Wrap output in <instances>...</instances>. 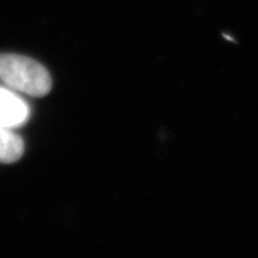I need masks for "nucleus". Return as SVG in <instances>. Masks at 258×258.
<instances>
[{
  "instance_id": "obj_1",
  "label": "nucleus",
  "mask_w": 258,
  "mask_h": 258,
  "mask_svg": "<svg viewBox=\"0 0 258 258\" xmlns=\"http://www.w3.org/2000/svg\"><path fill=\"white\" fill-rule=\"evenodd\" d=\"M0 80L30 96H44L51 89L48 71L37 61L17 54H0Z\"/></svg>"
},
{
  "instance_id": "obj_2",
  "label": "nucleus",
  "mask_w": 258,
  "mask_h": 258,
  "mask_svg": "<svg viewBox=\"0 0 258 258\" xmlns=\"http://www.w3.org/2000/svg\"><path fill=\"white\" fill-rule=\"evenodd\" d=\"M29 118V106L21 97L9 89L0 88V125L15 128Z\"/></svg>"
},
{
  "instance_id": "obj_3",
  "label": "nucleus",
  "mask_w": 258,
  "mask_h": 258,
  "mask_svg": "<svg viewBox=\"0 0 258 258\" xmlns=\"http://www.w3.org/2000/svg\"><path fill=\"white\" fill-rule=\"evenodd\" d=\"M24 151L23 140L11 131L0 125V161L14 163L22 157Z\"/></svg>"
}]
</instances>
